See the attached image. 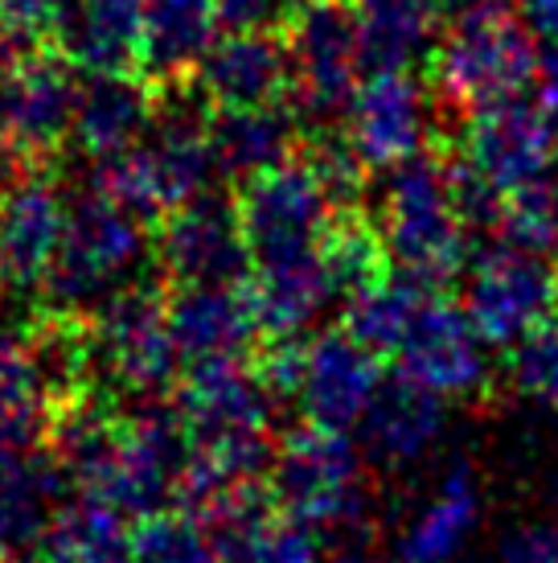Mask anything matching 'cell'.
I'll return each instance as SVG.
<instances>
[{
	"label": "cell",
	"instance_id": "35",
	"mask_svg": "<svg viewBox=\"0 0 558 563\" xmlns=\"http://www.w3.org/2000/svg\"><path fill=\"white\" fill-rule=\"evenodd\" d=\"M75 0H0V46L16 49L54 46L66 30Z\"/></svg>",
	"mask_w": 558,
	"mask_h": 563
},
{
	"label": "cell",
	"instance_id": "45",
	"mask_svg": "<svg viewBox=\"0 0 558 563\" xmlns=\"http://www.w3.org/2000/svg\"><path fill=\"white\" fill-rule=\"evenodd\" d=\"M328 563H382V560H373L370 551H357V548H349V551H342L337 560H328Z\"/></svg>",
	"mask_w": 558,
	"mask_h": 563
},
{
	"label": "cell",
	"instance_id": "15",
	"mask_svg": "<svg viewBox=\"0 0 558 563\" xmlns=\"http://www.w3.org/2000/svg\"><path fill=\"white\" fill-rule=\"evenodd\" d=\"M169 325L186 371L217 366V362H247L264 345V321L247 284L172 288Z\"/></svg>",
	"mask_w": 558,
	"mask_h": 563
},
{
	"label": "cell",
	"instance_id": "41",
	"mask_svg": "<svg viewBox=\"0 0 558 563\" xmlns=\"http://www.w3.org/2000/svg\"><path fill=\"white\" fill-rule=\"evenodd\" d=\"M538 103L558 128V46L543 54V75H538Z\"/></svg>",
	"mask_w": 558,
	"mask_h": 563
},
{
	"label": "cell",
	"instance_id": "12",
	"mask_svg": "<svg viewBox=\"0 0 558 563\" xmlns=\"http://www.w3.org/2000/svg\"><path fill=\"white\" fill-rule=\"evenodd\" d=\"M456 153L501 194H513L558 173V128L538 99L522 95L465 115Z\"/></svg>",
	"mask_w": 558,
	"mask_h": 563
},
{
	"label": "cell",
	"instance_id": "42",
	"mask_svg": "<svg viewBox=\"0 0 558 563\" xmlns=\"http://www.w3.org/2000/svg\"><path fill=\"white\" fill-rule=\"evenodd\" d=\"M435 9V16H439V25H456V21H465V16H472L477 9H484L489 0H427Z\"/></svg>",
	"mask_w": 558,
	"mask_h": 563
},
{
	"label": "cell",
	"instance_id": "16",
	"mask_svg": "<svg viewBox=\"0 0 558 563\" xmlns=\"http://www.w3.org/2000/svg\"><path fill=\"white\" fill-rule=\"evenodd\" d=\"M382 383H387V371L378 354L354 342L345 329H325L309 338V366H304V387L295 404L309 423L354 432L373 407Z\"/></svg>",
	"mask_w": 558,
	"mask_h": 563
},
{
	"label": "cell",
	"instance_id": "39",
	"mask_svg": "<svg viewBox=\"0 0 558 563\" xmlns=\"http://www.w3.org/2000/svg\"><path fill=\"white\" fill-rule=\"evenodd\" d=\"M496 563H558V527L555 522L513 527L496 548Z\"/></svg>",
	"mask_w": 558,
	"mask_h": 563
},
{
	"label": "cell",
	"instance_id": "37",
	"mask_svg": "<svg viewBox=\"0 0 558 563\" xmlns=\"http://www.w3.org/2000/svg\"><path fill=\"white\" fill-rule=\"evenodd\" d=\"M304 366H309V338H267L255 354V375L276 404L300 399Z\"/></svg>",
	"mask_w": 558,
	"mask_h": 563
},
{
	"label": "cell",
	"instance_id": "5",
	"mask_svg": "<svg viewBox=\"0 0 558 563\" xmlns=\"http://www.w3.org/2000/svg\"><path fill=\"white\" fill-rule=\"evenodd\" d=\"M63 49H16L0 66V144L16 165L46 169L70 144L82 79Z\"/></svg>",
	"mask_w": 558,
	"mask_h": 563
},
{
	"label": "cell",
	"instance_id": "26",
	"mask_svg": "<svg viewBox=\"0 0 558 563\" xmlns=\"http://www.w3.org/2000/svg\"><path fill=\"white\" fill-rule=\"evenodd\" d=\"M148 0H75L58 49L82 75H136Z\"/></svg>",
	"mask_w": 558,
	"mask_h": 563
},
{
	"label": "cell",
	"instance_id": "30",
	"mask_svg": "<svg viewBox=\"0 0 558 563\" xmlns=\"http://www.w3.org/2000/svg\"><path fill=\"white\" fill-rule=\"evenodd\" d=\"M300 161L321 181V189L328 194V202H333L337 214H357L361 210L373 169L361 161L354 141L345 136V128H333V124L309 128L304 144H300Z\"/></svg>",
	"mask_w": 558,
	"mask_h": 563
},
{
	"label": "cell",
	"instance_id": "23",
	"mask_svg": "<svg viewBox=\"0 0 558 563\" xmlns=\"http://www.w3.org/2000/svg\"><path fill=\"white\" fill-rule=\"evenodd\" d=\"M247 288L264 321V338H304L328 305L342 300L325 264V247L276 264H255Z\"/></svg>",
	"mask_w": 558,
	"mask_h": 563
},
{
	"label": "cell",
	"instance_id": "25",
	"mask_svg": "<svg viewBox=\"0 0 558 563\" xmlns=\"http://www.w3.org/2000/svg\"><path fill=\"white\" fill-rule=\"evenodd\" d=\"M481 527V485L468 461H456L444 482L435 485L432 501L415 510L399 539L394 560L399 563H456L468 539Z\"/></svg>",
	"mask_w": 558,
	"mask_h": 563
},
{
	"label": "cell",
	"instance_id": "43",
	"mask_svg": "<svg viewBox=\"0 0 558 563\" xmlns=\"http://www.w3.org/2000/svg\"><path fill=\"white\" fill-rule=\"evenodd\" d=\"M16 539H13V527H9V518H4V510H0V563H13L16 555Z\"/></svg>",
	"mask_w": 558,
	"mask_h": 563
},
{
	"label": "cell",
	"instance_id": "18",
	"mask_svg": "<svg viewBox=\"0 0 558 563\" xmlns=\"http://www.w3.org/2000/svg\"><path fill=\"white\" fill-rule=\"evenodd\" d=\"M172 407L186 423L189 440L226 437V432H271V407L250 362H217V366H193L177 383Z\"/></svg>",
	"mask_w": 558,
	"mask_h": 563
},
{
	"label": "cell",
	"instance_id": "2",
	"mask_svg": "<svg viewBox=\"0 0 558 563\" xmlns=\"http://www.w3.org/2000/svg\"><path fill=\"white\" fill-rule=\"evenodd\" d=\"M427 66L439 103L472 115L534 91L543 75V54L513 0H489L472 16L448 25Z\"/></svg>",
	"mask_w": 558,
	"mask_h": 563
},
{
	"label": "cell",
	"instance_id": "17",
	"mask_svg": "<svg viewBox=\"0 0 558 563\" xmlns=\"http://www.w3.org/2000/svg\"><path fill=\"white\" fill-rule=\"evenodd\" d=\"M217 111L267 108L292 99V49L276 30H226L198 70Z\"/></svg>",
	"mask_w": 558,
	"mask_h": 563
},
{
	"label": "cell",
	"instance_id": "21",
	"mask_svg": "<svg viewBox=\"0 0 558 563\" xmlns=\"http://www.w3.org/2000/svg\"><path fill=\"white\" fill-rule=\"evenodd\" d=\"M448 428V399L427 391L423 383L406 375H387L382 391L361 420V449L378 465L403 470L418 456H427Z\"/></svg>",
	"mask_w": 558,
	"mask_h": 563
},
{
	"label": "cell",
	"instance_id": "32",
	"mask_svg": "<svg viewBox=\"0 0 558 563\" xmlns=\"http://www.w3.org/2000/svg\"><path fill=\"white\" fill-rule=\"evenodd\" d=\"M132 563H222V555L202 518L160 510L132 527Z\"/></svg>",
	"mask_w": 558,
	"mask_h": 563
},
{
	"label": "cell",
	"instance_id": "20",
	"mask_svg": "<svg viewBox=\"0 0 558 563\" xmlns=\"http://www.w3.org/2000/svg\"><path fill=\"white\" fill-rule=\"evenodd\" d=\"M222 30L214 0H148L136 75L153 91L198 79Z\"/></svg>",
	"mask_w": 558,
	"mask_h": 563
},
{
	"label": "cell",
	"instance_id": "10",
	"mask_svg": "<svg viewBox=\"0 0 558 563\" xmlns=\"http://www.w3.org/2000/svg\"><path fill=\"white\" fill-rule=\"evenodd\" d=\"M153 255L160 276L172 288L247 284L255 267L243 222H238V206L214 189L156 222Z\"/></svg>",
	"mask_w": 558,
	"mask_h": 563
},
{
	"label": "cell",
	"instance_id": "33",
	"mask_svg": "<svg viewBox=\"0 0 558 563\" xmlns=\"http://www.w3.org/2000/svg\"><path fill=\"white\" fill-rule=\"evenodd\" d=\"M501 243L534 255H555L558 251V173L543 177L534 186H522L505 194L501 206V227H496Z\"/></svg>",
	"mask_w": 558,
	"mask_h": 563
},
{
	"label": "cell",
	"instance_id": "44",
	"mask_svg": "<svg viewBox=\"0 0 558 563\" xmlns=\"http://www.w3.org/2000/svg\"><path fill=\"white\" fill-rule=\"evenodd\" d=\"M13 165H16V161L9 157V153H4V144H0V194L13 186Z\"/></svg>",
	"mask_w": 558,
	"mask_h": 563
},
{
	"label": "cell",
	"instance_id": "14",
	"mask_svg": "<svg viewBox=\"0 0 558 563\" xmlns=\"http://www.w3.org/2000/svg\"><path fill=\"white\" fill-rule=\"evenodd\" d=\"M342 128L370 169L390 173L432 148V91L411 70H370L349 99Z\"/></svg>",
	"mask_w": 558,
	"mask_h": 563
},
{
	"label": "cell",
	"instance_id": "8",
	"mask_svg": "<svg viewBox=\"0 0 558 563\" xmlns=\"http://www.w3.org/2000/svg\"><path fill=\"white\" fill-rule=\"evenodd\" d=\"M234 206L255 264L321 251L337 222L328 194L300 157L234 186Z\"/></svg>",
	"mask_w": 558,
	"mask_h": 563
},
{
	"label": "cell",
	"instance_id": "40",
	"mask_svg": "<svg viewBox=\"0 0 558 563\" xmlns=\"http://www.w3.org/2000/svg\"><path fill=\"white\" fill-rule=\"evenodd\" d=\"M513 9L538 42H546L550 49L558 46V0H513Z\"/></svg>",
	"mask_w": 558,
	"mask_h": 563
},
{
	"label": "cell",
	"instance_id": "6",
	"mask_svg": "<svg viewBox=\"0 0 558 563\" xmlns=\"http://www.w3.org/2000/svg\"><path fill=\"white\" fill-rule=\"evenodd\" d=\"M94 366L127 395L160 399L181 375V354L169 325V292L153 280H136L103 300L91 317Z\"/></svg>",
	"mask_w": 558,
	"mask_h": 563
},
{
	"label": "cell",
	"instance_id": "24",
	"mask_svg": "<svg viewBox=\"0 0 558 563\" xmlns=\"http://www.w3.org/2000/svg\"><path fill=\"white\" fill-rule=\"evenodd\" d=\"M304 115L295 103H267V108L217 111L214 115V157L217 173L243 186L267 169H279L300 157L304 144Z\"/></svg>",
	"mask_w": 558,
	"mask_h": 563
},
{
	"label": "cell",
	"instance_id": "11",
	"mask_svg": "<svg viewBox=\"0 0 558 563\" xmlns=\"http://www.w3.org/2000/svg\"><path fill=\"white\" fill-rule=\"evenodd\" d=\"M70 198L46 169L13 177L0 194V300L42 297L63 247Z\"/></svg>",
	"mask_w": 558,
	"mask_h": 563
},
{
	"label": "cell",
	"instance_id": "13",
	"mask_svg": "<svg viewBox=\"0 0 558 563\" xmlns=\"http://www.w3.org/2000/svg\"><path fill=\"white\" fill-rule=\"evenodd\" d=\"M399 375L423 383L444 399H472L489 387V342L465 305L427 292L399 345Z\"/></svg>",
	"mask_w": 558,
	"mask_h": 563
},
{
	"label": "cell",
	"instance_id": "22",
	"mask_svg": "<svg viewBox=\"0 0 558 563\" xmlns=\"http://www.w3.org/2000/svg\"><path fill=\"white\" fill-rule=\"evenodd\" d=\"M58 395L30 338L0 333V470L49 444Z\"/></svg>",
	"mask_w": 558,
	"mask_h": 563
},
{
	"label": "cell",
	"instance_id": "7",
	"mask_svg": "<svg viewBox=\"0 0 558 563\" xmlns=\"http://www.w3.org/2000/svg\"><path fill=\"white\" fill-rule=\"evenodd\" d=\"M292 49V103L304 124H337L361 87V37L354 0H304L283 30Z\"/></svg>",
	"mask_w": 558,
	"mask_h": 563
},
{
	"label": "cell",
	"instance_id": "28",
	"mask_svg": "<svg viewBox=\"0 0 558 563\" xmlns=\"http://www.w3.org/2000/svg\"><path fill=\"white\" fill-rule=\"evenodd\" d=\"M37 563H132V518L94 498H70L42 531Z\"/></svg>",
	"mask_w": 558,
	"mask_h": 563
},
{
	"label": "cell",
	"instance_id": "9",
	"mask_svg": "<svg viewBox=\"0 0 558 563\" xmlns=\"http://www.w3.org/2000/svg\"><path fill=\"white\" fill-rule=\"evenodd\" d=\"M465 309L484 342L510 350L558 313V264L550 255L496 243L468 264Z\"/></svg>",
	"mask_w": 558,
	"mask_h": 563
},
{
	"label": "cell",
	"instance_id": "27",
	"mask_svg": "<svg viewBox=\"0 0 558 563\" xmlns=\"http://www.w3.org/2000/svg\"><path fill=\"white\" fill-rule=\"evenodd\" d=\"M361 63L370 70H415L432 63L439 16L427 0H354Z\"/></svg>",
	"mask_w": 558,
	"mask_h": 563
},
{
	"label": "cell",
	"instance_id": "3",
	"mask_svg": "<svg viewBox=\"0 0 558 563\" xmlns=\"http://www.w3.org/2000/svg\"><path fill=\"white\" fill-rule=\"evenodd\" d=\"M267 489L279 515L300 518L321 534H357L370 522L373 494L366 453L337 428L304 420L279 437Z\"/></svg>",
	"mask_w": 558,
	"mask_h": 563
},
{
	"label": "cell",
	"instance_id": "38",
	"mask_svg": "<svg viewBox=\"0 0 558 563\" xmlns=\"http://www.w3.org/2000/svg\"><path fill=\"white\" fill-rule=\"evenodd\" d=\"M226 30H276L283 33L304 0H214Z\"/></svg>",
	"mask_w": 558,
	"mask_h": 563
},
{
	"label": "cell",
	"instance_id": "19",
	"mask_svg": "<svg viewBox=\"0 0 558 563\" xmlns=\"http://www.w3.org/2000/svg\"><path fill=\"white\" fill-rule=\"evenodd\" d=\"M156 95L140 75H82L70 148L91 165L136 148L153 132Z\"/></svg>",
	"mask_w": 558,
	"mask_h": 563
},
{
	"label": "cell",
	"instance_id": "31",
	"mask_svg": "<svg viewBox=\"0 0 558 563\" xmlns=\"http://www.w3.org/2000/svg\"><path fill=\"white\" fill-rule=\"evenodd\" d=\"M94 194H103L108 202H115L120 210H127L132 219H140L144 227L148 222H160L165 214H172L169 189H165V177L156 169L148 144L140 141L136 148H127L120 157L94 165Z\"/></svg>",
	"mask_w": 558,
	"mask_h": 563
},
{
	"label": "cell",
	"instance_id": "36",
	"mask_svg": "<svg viewBox=\"0 0 558 563\" xmlns=\"http://www.w3.org/2000/svg\"><path fill=\"white\" fill-rule=\"evenodd\" d=\"M448 153V148H444ZM448 189H451V206L456 214L465 219L468 231H496L501 227V206H505V194L484 181L481 173L472 169L456 148L448 153Z\"/></svg>",
	"mask_w": 558,
	"mask_h": 563
},
{
	"label": "cell",
	"instance_id": "1",
	"mask_svg": "<svg viewBox=\"0 0 558 563\" xmlns=\"http://www.w3.org/2000/svg\"><path fill=\"white\" fill-rule=\"evenodd\" d=\"M378 231L390 251L394 272H403L423 288L444 292L468 272L472 243L465 219L456 214L448 189V153L423 148L387 173L378 198Z\"/></svg>",
	"mask_w": 558,
	"mask_h": 563
},
{
	"label": "cell",
	"instance_id": "29",
	"mask_svg": "<svg viewBox=\"0 0 558 563\" xmlns=\"http://www.w3.org/2000/svg\"><path fill=\"white\" fill-rule=\"evenodd\" d=\"M427 292H435V288H423V284L403 276V272H390L382 284H373V288L345 300L342 329L354 342L366 345L370 354H378V358H394L406 338V329L415 321L418 305L427 300Z\"/></svg>",
	"mask_w": 558,
	"mask_h": 563
},
{
	"label": "cell",
	"instance_id": "34",
	"mask_svg": "<svg viewBox=\"0 0 558 563\" xmlns=\"http://www.w3.org/2000/svg\"><path fill=\"white\" fill-rule=\"evenodd\" d=\"M505 378H510L513 395H522L526 404L558 411V313L546 317L543 325L526 333L517 345H510Z\"/></svg>",
	"mask_w": 558,
	"mask_h": 563
},
{
	"label": "cell",
	"instance_id": "4",
	"mask_svg": "<svg viewBox=\"0 0 558 563\" xmlns=\"http://www.w3.org/2000/svg\"><path fill=\"white\" fill-rule=\"evenodd\" d=\"M144 255H148L144 222L94 189L75 198L54 272L42 288L46 313L87 321L103 300L136 284L132 276L140 272Z\"/></svg>",
	"mask_w": 558,
	"mask_h": 563
}]
</instances>
